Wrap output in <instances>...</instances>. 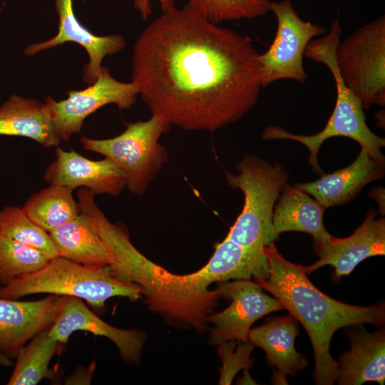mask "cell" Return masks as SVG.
<instances>
[{
    "label": "cell",
    "instance_id": "22",
    "mask_svg": "<svg viewBox=\"0 0 385 385\" xmlns=\"http://www.w3.org/2000/svg\"><path fill=\"white\" fill-rule=\"evenodd\" d=\"M206 282L230 279H266L269 267L264 250L246 248L227 237L219 243L207 263L197 270Z\"/></svg>",
    "mask_w": 385,
    "mask_h": 385
},
{
    "label": "cell",
    "instance_id": "29",
    "mask_svg": "<svg viewBox=\"0 0 385 385\" xmlns=\"http://www.w3.org/2000/svg\"><path fill=\"white\" fill-rule=\"evenodd\" d=\"M235 340L226 341L218 344V354L222 361L220 370V384H231L236 374L240 370L247 372L249 368L252 366V360L250 354L255 345L248 339L245 342H238L235 348Z\"/></svg>",
    "mask_w": 385,
    "mask_h": 385
},
{
    "label": "cell",
    "instance_id": "27",
    "mask_svg": "<svg viewBox=\"0 0 385 385\" xmlns=\"http://www.w3.org/2000/svg\"><path fill=\"white\" fill-rule=\"evenodd\" d=\"M50 259L39 250L0 232V283L6 285L16 277L36 272Z\"/></svg>",
    "mask_w": 385,
    "mask_h": 385
},
{
    "label": "cell",
    "instance_id": "15",
    "mask_svg": "<svg viewBox=\"0 0 385 385\" xmlns=\"http://www.w3.org/2000/svg\"><path fill=\"white\" fill-rule=\"evenodd\" d=\"M55 6L58 16L57 34L46 41L29 45L24 53L33 56L66 42L78 43L86 49L89 58L88 63L83 67V81L93 84L100 75L104 57L123 49L126 41L120 34L98 36L92 34L76 18L73 0H55Z\"/></svg>",
    "mask_w": 385,
    "mask_h": 385
},
{
    "label": "cell",
    "instance_id": "8",
    "mask_svg": "<svg viewBox=\"0 0 385 385\" xmlns=\"http://www.w3.org/2000/svg\"><path fill=\"white\" fill-rule=\"evenodd\" d=\"M344 83L360 100L364 110L385 106V16L361 26L334 52Z\"/></svg>",
    "mask_w": 385,
    "mask_h": 385
},
{
    "label": "cell",
    "instance_id": "7",
    "mask_svg": "<svg viewBox=\"0 0 385 385\" xmlns=\"http://www.w3.org/2000/svg\"><path fill=\"white\" fill-rule=\"evenodd\" d=\"M125 124V130L113 138L99 140L83 136L80 141L86 150L112 160L123 172L125 187L141 196L168 161V152L159 139L171 125L157 115L145 121Z\"/></svg>",
    "mask_w": 385,
    "mask_h": 385
},
{
    "label": "cell",
    "instance_id": "18",
    "mask_svg": "<svg viewBox=\"0 0 385 385\" xmlns=\"http://www.w3.org/2000/svg\"><path fill=\"white\" fill-rule=\"evenodd\" d=\"M326 208L298 187L284 185L277 200L272 215L275 232L289 231L309 234L317 255L326 250L335 237L326 230L323 216Z\"/></svg>",
    "mask_w": 385,
    "mask_h": 385
},
{
    "label": "cell",
    "instance_id": "26",
    "mask_svg": "<svg viewBox=\"0 0 385 385\" xmlns=\"http://www.w3.org/2000/svg\"><path fill=\"white\" fill-rule=\"evenodd\" d=\"M0 232L39 250L49 259L60 256L49 233L19 207H6L0 210Z\"/></svg>",
    "mask_w": 385,
    "mask_h": 385
},
{
    "label": "cell",
    "instance_id": "28",
    "mask_svg": "<svg viewBox=\"0 0 385 385\" xmlns=\"http://www.w3.org/2000/svg\"><path fill=\"white\" fill-rule=\"evenodd\" d=\"M187 6L209 21L252 19L270 11L273 0H187Z\"/></svg>",
    "mask_w": 385,
    "mask_h": 385
},
{
    "label": "cell",
    "instance_id": "16",
    "mask_svg": "<svg viewBox=\"0 0 385 385\" xmlns=\"http://www.w3.org/2000/svg\"><path fill=\"white\" fill-rule=\"evenodd\" d=\"M377 212L369 209L362 224L348 237H335L332 244L318 256L314 263L304 267L308 274L330 265L336 278L349 275L366 258L385 255V219H376Z\"/></svg>",
    "mask_w": 385,
    "mask_h": 385
},
{
    "label": "cell",
    "instance_id": "3",
    "mask_svg": "<svg viewBox=\"0 0 385 385\" xmlns=\"http://www.w3.org/2000/svg\"><path fill=\"white\" fill-rule=\"evenodd\" d=\"M264 251L269 277L255 282L279 299L306 329L314 351L315 384L332 385L337 376V361L329 351L334 333L344 327L364 323L383 326L384 303L359 307L334 299L309 281L303 266L284 259L274 243L265 247Z\"/></svg>",
    "mask_w": 385,
    "mask_h": 385
},
{
    "label": "cell",
    "instance_id": "6",
    "mask_svg": "<svg viewBox=\"0 0 385 385\" xmlns=\"http://www.w3.org/2000/svg\"><path fill=\"white\" fill-rule=\"evenodd\" d=\"M235 168L237 173L225 170V175L230 188L242 192L244 205L226 237L246 248L264 250L279 236L272 215L289 174L280 163L272 165L254 154H246Z\"/></svg>",
    "mask_w": 385,
    "mask_h": 385
},
{
    "label": "cell",
    "instance_id": "19",
    "mask_svg": "<svg viewBox=\"0 0 385 385\" xmlns=\"http://www.w3.org/2000/svg\"><path fill=\"white\" fill-rule=\"evenodd\" d=\"M299 333L297 320L292 315L270 318L262 326L250 329L248 339L266 353L274 367L273 383L287 384L286 376L303 371L308 361L294 346Z\"/></svg>",
    "mask_w": 385,
    "mask_h": 385
},
{
    "label": "cell",
    "instance_id": "14",
    "mask_svg": "<svg viewBox=\"0 0 385 385\" xmlns=\"http://www.w3.org/2000/svg\"><path fill=\"white\" fill-rule=\"evenodd\" d=\"M44 180L50 185L84 188L94 195H118L125 187L124 175L111 159L90 160L77 152L56 147V159L47 167Z\"/></svg>",
    "mask_w": 385,
    "mask_h": 385
},
{
    "label": "cell",
    "instance_id": "30",
    "mask_svg": "<svg viewBox=\"0 0 385 385\" xmlns=\"http://www.w3.org/2000/svg\"><path fill=\"white\" fill-rule=\"evenodd\" d=\"M133 6L141 18L146 20L152 13L151 1L153 0H133ZM159 2L162 11L167 12L176 7L177 0H156Z\"/></svg>",
    "mask_w": 385,
    "mask_h": 385
},
{
    "label": "cell",
    "instance_id": "9",
    "mask_svg": "<svg viewBox=\"0 0 385 385\" xmlns=\"http://www.w3.org/2000/svg\"><path fill=\"white\" fill-rule=\"evenodd\" d=\"M270 11L276 17L277 26L271 45L260 54L262 87L282 79L304 84L308 80L303 65L305 49L312 38L328 31L302 19L289 0L273 1Z\"/></svg>",
    "mask_w": 385,
    "mask_h": 385
},
{
    "label": "cell",
    "instance_id": "12",
    "mask_svg": "<svg viewBox=\"0 0 385 385\" xmlns=\"http://www.w3.org/2000/svg\"><path fill=\"white\" fill-rule=\"evenodd\" d=\"M64 296L51 294L36 301L0 297V352L15 359L26 343L53 324Z\"/></svg>",
    "mask_w": 385,
    "mask_h": 385
},
{
    "label": "cell",
    "instance_id": "1",
    "mask_svg": "<svg viewBox=\"0 0 385 385\" xmlns=\"http://www.w3.org/2000/svg\"><path fill=\"white\" fill-rule=\"evenodd\" d=\"M251 40L185 5L163 12L140 34L132 82L152 115L185 130L215 131L242 118L261 89Z\"/></svg>",
    "mask_w": 385,
    "mask_h": 385
},
{
    "label": "cell",
    "instance_id": "25",
    "mask_svg": "<svg viewBox=\"0 0 385 385\" xmlns=\"http://www.w3.org/2000/svg\"><path fill=\"white\" fill-rule=\"evenodd\" d=\"M61 344L48 335V330L36 334L18 352L15 367L7 384L36 385L42 379L52 377L50 362Z\"/></svg>",
    "mask_w": 385,
    "mask_h": 385
},
{
    "label": "cell",
    "instance_id": "23",
    "mask_svg": "<svg viewBox=\"0 0 385 385\" xmlns=\"http://www.w3.org/2000/svg\"><path fill=\"white\" fill-rule=\"evenodd\" d=\"M48 233L60 256L86 265H108L106 245L87 214L81 211Z\"/></svg>",
    "mask_w": 385,
    "mask_h": 385
},
{
    "label": "cell",
    "instance_id": "20",
    "mask_svg": "<svg viewBox=\"0 0 385 385\" xmlns=\"http://www.w3.org/2000/svg\"><path fill=\"white\" fill-rule=\"evenodd\" d=\"M52 98L45 103L12 95L0 106V135L21 136L46 148L57 147L61 142L53 124Z\"/></svg>",
    "mask_w": 385,
    "mask_h": 385
},
{
    "label": "cell",
    "instance_id": "24",
    "mask_svg": "<svg viewBox=\"0 0 385 385\" xmlns=\"http://www.w3.org/2000/svg\"><path fill=\"white\" fill-rule=\"evenodd\" d=\"M73 190L67 186L50 185L31 195L22 209L33 222L49 232L80 214Z\"/></svg>",
    "mask_w": 385,
    "mask_h": 385
},
{
    "label": "cell",
    "instance_id": "21",
    "mask_svg": "<svg viewBox=\"0 0 385 385\" xmlns=\"http://www.w3.org/2000/svg\"><path fill=\"white\" fill-rule=\"evenodd\" d=\"M349 338L351 350L343 353L337 362V382L339 385H359L375 381L382 385L385 379V332L369 333L353 330Z\"/></svg>",
    "mask_w": 385,
    "mask_h": 385
},
{
    "label": "cell",
    "instance_id": "5",
    "mask_svg": "<svg viewBox=\"0 0 385 385\" xmlns=\"http://www.w3.org/2000/svg\"><path fill=\"white\" fill-rule=\"evenodd\" d=\"M39 293L76 297L93 307L103 309L107 299L124 297L137 300L141 288L119 279L109 265L80 264L58 256L50 259L40 270L19 276L0 287V297L16 299Z\"/></svg>",
    "mask_w": 385,
    "mask_h": 385
},
{
    "label": "cell",
    "instance_id": "31",
    "mask_svg": "<svg viewBox=\"0 0 385 385\" xmlns=\"http://www.w3.org/2000/svg\"><path fill=\"white\" fill-rule=\"evenodd\" d=\"M12 361L11 359L3 355L0 352V365L4 366H11Z\"/></svg>",
    "mask_w": 385,
    "mask_h": 385
},
{
    "label": "cell",
    "instance_id": "2",
    "mask_svg": "<svg viewBox=\"0 0 385 385\" xmlns=\"http://www.w3.org/2000/svg\"><path fill=\"white\" fill-rule=\"evenodd\" d=\"M88 190L77 194L81 211L94 222L108 253V265L120 280L138 285L148 308L170 324L205 331L207 317L222 297L217 288L210 290L198 271L173 274L143 255L131 242L123 225L111 222L97 206Z\"/></svg>",
    "mask_w": 385,
    "mask_h": 385
},
{
    "label": "cell",
    "instance_id": "17",
    "mask_svg": "<svg viewBox=\"0 0 385 385\" xmlns=\"http://www.w3.org/2000/svg\"><path fill=\"white\" fill-rule=\"evenodd\" d=\"M384 173L385 158L375 157L361 148L357 158L349 165L332 173H324L316 180L294 185L313 196L327 209L349 202L365 185L382 178Z\"/></svg>",
    "mask_w": 385,
    "mask_h": 385
},
{
    "label": "cell",
    "instance_id": "10",
    "mask_svg": "<svg viewBox=\"0 0 385 385\" xmlns=\"http://www.w3.org/2000/svg\"><path fill=\"white\" fill-rule=\"evenodd\" d=\"M66 99L51 100L52 115L56 132L61 140H67L79 133L86 117L111 103L120 110L129 109L139 94L137 85L115 80L108 69L102 67L97 80L81 91H70Z\"/></svg>",
    "mask_w": 385,
    "mask_h": 385
},
{
    "label": "cell",
    "instance_id": "11",
    "mask_svg": "<svg viewBox=\"0 0 385 385\" xmlns=\"http://www.w3.org/2000/svg\"><path fill=\"white\" fill-rule=\"evenodd\" d=\"M222 297L231 300L223 311L207 317L211 329L209 342L212 345L230 340H248L251 326L259 319L273 312L284 309L276 297L262 291V287L251 279H237L225 282L218 287Z\"/></svg>",
    "mask_w": 385,
    "mask_h": 385
},
{
    "label": "cell",
    "instance_id": "13",
    "mask_svg": "<svg viewBox=\"0 0 385 385\" xmlns=\"http://www.w3.org/2000/svg\"><path fill=\"white\" fill-rule=\"evenodd\" d=\"M76 331L89 332L108 338L117 346L126 363L138 364L140 359L145 339L142 332L116 328L97 317L81 299L64 296L58 316L48 334L60 344H66Z\"/></svg>",
    "mask_w": 385,
    "mask_h": 385
},
{
    "label": "cell",
    "instance_id": "4",
    "mask_svg": "<svg viewBox=\"0 0 385 385\" xmlns=\"http://www.w3.org/2000/svg\"><path fill=\"white\" fill-rule=\"evenodd\" d=\"M341 34L342 27L337 16L332 21L330 31L323 36L310 41L304 51L306 58L328 68L336 86L335 106L325 127L316 134L306 135L293 134L282 127L271 125L266 128L262 134L264 140L286 139L304 145L309 151V164L313 171L319 175L324 172L318 163V153L323 143L330 138H349L375 157L384 158L381 151L385 146L384 138L369 129L360 100L344 83L338 71L334 52Z\"/></svg>",
    "mask_w": 385,
    "mask_h": 385
}]
</instances>
